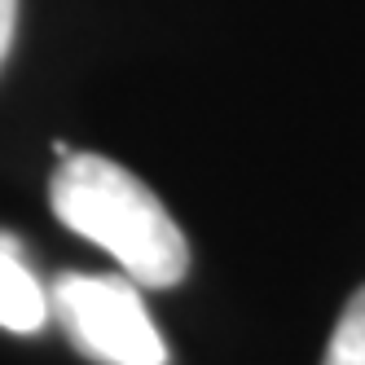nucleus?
Wrapping results in <instances>:
<instances>
[{
	"label": "nucleus",
	"instance_id": "1",
	"mask_svg": "<svg viewBox=\"0 0 365 365\" xmlns=\"http://www.w3.org/2000/svg\"><path fill=\"white\" fill-rule=\"evenodd\" d=\"M48 202L71 233L106 247L119 269L150 291L176 286L190 273V247L180 225L168 216V207L154 198L145 180H137L106 154L66 150L48 180Z\"/></svg>",
	"mask_w": 365,
	"mask_h": 365
},
{
	"label": "nucleus",
	"instance_id": "2",
	"mask_svg": "<svg viewBox=\"0 0 365 365\" xmlns=\"http://www.w3.org/2000/svg\"><path fill=\"white\" fill-rule=\"evenodd\" d=\"M75 348L101 365H168V344L137 295L133 277L62 273L48 295Z\"/></svg>",
	"mask_w": 365,
	"mask_h": 365
},
{
	"label": "nucleus",
	"instance_id": "3",
	"mask_svg": "<svg viewBox=\"0 0 365 365\" xmlns=\"http://www.w3.org/2000/svg\"><path fill=\"white\" fill-rule=\"evenodd\" d=\"M48 295L40 291L36 273L22 264V251L9 233H0V326L14 334H36L48 322Z\"/></svg>",
	"mask_w": 365,
	"mask_h": 365
},
{
	"label": "nucleus",
	"instance_id": "4",
	"mask_svg": "<svg viewBox=\"0 0 365 365\" xmlns=\"http://www.w3.org/2000/svg\"><path fill=\"white\" fill-rule=\"evenodd\" d=\"M322 365H365V286L344 304Z\"/></svg>",
	"mask_w": 365,
	"mask_h": 365
},
{
	"label": "nucleus",
	"instance_id": "5",
	"mask_svg": "<svg viewBox=\"0 0 365 365\" xmlns=\"http://www.w3.org/2000/svg\"><path fill=\"white\" fill-rule=\"evenodd\" d=\"M14 22H18V0H0V66H5L14 44Z\"/></svg>",
	"mask_w": 365,
	"mask_h": 365
}]
</instances>
